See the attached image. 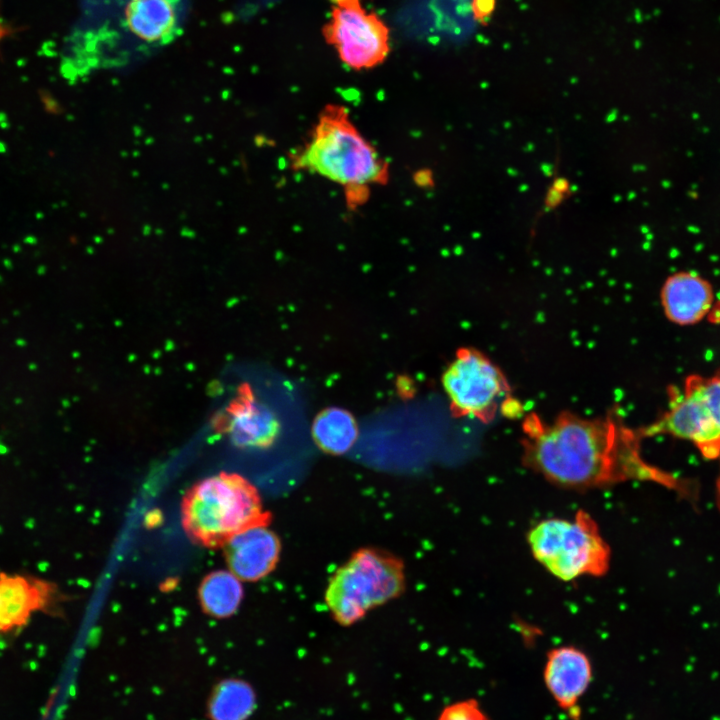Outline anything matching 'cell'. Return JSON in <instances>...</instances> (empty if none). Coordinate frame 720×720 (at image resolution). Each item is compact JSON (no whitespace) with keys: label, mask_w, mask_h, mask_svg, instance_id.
Returning a JSON list of instances; mask_svg holds the SVG:
<instances>
[{"label":"cell","mask_w":720,"mask_h":720,"mask_svg":"<svg viewBox=\"0 0 720 720\" xmlns=\"http://www.w3.org/2000/svg\"><path fill=\"white\" fill-rule=\"evenodd\" d=\"M522 428L525 463L557 485L584 489L627 480L674 482L642 458L640 430L617 414L582 418L564 413L552 421L531 414Z\"/></svg>","instance_id":"cell-1"},{"label":"cell","mask_w":720,"mask_h":720,"mask_svg":"<svg viewBox=\"0 0 720 720\" xmlns=\"http://www.w3.org/2000/svg\"><path fill=\"white\" fill-rule=\"evenodd\" d=\"M293 168L318 174L340 185L354 210L369 198L374 185L386 184L388 163L350 119L347 109L328 104L308 140L292 157Z\"/></svg>","instance_id":"cell-2"},{"label":"cell","mask_w":720,"mask_h":720,"mask_svg":"<svg viewBox=\"0 0 720 720\" xmlns=\"http://www.w3.org/2000/svg\"><path fill=\"white\" fill-rule=\"evenodd\" d=\"M257 489L234 473H220L195 484L182 502L187 535L206 547L224 546L234 535L257 525H268Z\"/></svg>","instance_id":"cell-3"},{"label":"cell","mask_w":720,"mask_h":720,"mask_svg":"<svg viewBox=\"0 0 720 720\" xmlns=\"http://www.w3.org/2000/svg\"><path fill=\"white\" fill-rule=\"evenodd\" d=\"M404 585V567L398 558L364 548L336 570L329 580L325 601L334 619L347 626L399 596Z\"/></svg>","instance_id":"cell-4"},{"label":"cell","mask_w":720,"mask_h":720,"mask_svg":"<svg viewBox=\"0 0 720 720\" xmlns=\"http://www.w3.org/2000/svg\"><path fill=\"white\" fill-rule=\"evenodd\" d=\"M535 559L565 581L580 576H601L609 567L610 551L592 517L579 511L571 520L548 519L528 534Z\"/></svg>","instance_id":"cell-5"},{"label":"cell","mask_w":720,"mask_h":720,"mask_svg":"<svg viewBox=\"0 0 720 720\" xmlns=\"http://www.w3.org/2000/svg\"><path fill=\"white\" fill-rule=\"evenodd\" d=\"M669 408L642 437L660 434L691 441L707 459L720 454V367L711 376L686 377L681 391L672 387Z\"/></svg>","instance_id":"cell-6"},{"label":"cell","mask_w":720,"mask_h":720,"mask_svg":"<svg viewBox=\"0 0 720 720\" xmlns=\"http://www.w3.org/2000/svg\"><path fill=\"white\" fill-rule=\"evenodd\" d=\"M452 410L484 423L511 401L510 387L500 369L484 354L463 349L456 354L442 377Z\"/></svg>","instance_id":"cell-7"},{"label":"cell","mask_w":720,"mask_h":720,"mask_svg":"<svg viewBox=\"0 0 720 720\" xmlns=\"http://www.w3.org/2000/svg\"><path fill=\"white\" fill-rule=\"evenodd\" d=\"M389 28L374 12L362 6H334L322 27L325 41L333 46L347 67L359 71L382 64L390 53Z\"/></svg>","instance_id":"cell-8"},{"label":"cell","mask_w":720,"mask_h":720,"mask_svg":"<svg viewBox=\"0 0 720 720\" xmlns=\"http://www.w3.org/2000/svg\"><path fill=\"white\" fill-rule=\"evenodd\" d=\"M115 18L122 37L145 48L168 44L181 28L182 0H120Z\"/></svg>","instance_id":"cell-9"},{"label":"cell","mask_w":720,"mask_h":720,"mask_svg":"<svg viewBox=\"0 0 720 720\" xmlns=\"http://www.w3.org/2000/svg\"><path fill=\"white\" fill-rule=\"evenodd\" d=\"M58 602L59 592L54 583L0 572V634L22 629L37 612L52 613Z\"/></svg>","instance_id":"cell-10"},{"label":"cell","mask_w":720,"mask_h":720,"mask_svg":"<svg viewBox=\"0 0 720 720\" xmlns=\"http://www.w3.org/2000/svg\"><path fill=\"white\" fill-rule=\"evenodd\" d=\"M592 678L591 662L580 649L561 646L547 654L544 684L556 704L573 720L580 717L579 702Z\"/></svg>","instance_id":"cell-11"},{"label":"cell","mask_w":720,"mask_h":720,"mask_svg":"<svg viewBox=\"0 0 720 720\" xmlns=\"http://www.w3.org/2000/svg\"><path fill=\"white\" fill-rule=\"evenodd\" d=\"M224 546L230 571L244 581L267 576L279 560V538L267 525L245 529Z\"/></svg>","instance_id":"cell-12"},{"label":"cell","mask_w":720,"mask_h":720,"mask_svg":"<svg viewBox=\"0 0 720 720\" xmlns=\"http://www.w3.org/2000/svg\"><path fill=\"white\" fill-rule=\"evenodd\" d=\"M660 298L666 318L681 326L700 322L715 302L711 283L690 271L670 275L662 286Z\"/></svg>","instance_id":"cell-13"},{"label":"cell","mask_w":720,"mask_h":720,"mask_svg":"<svg viewBox=\"0 0 720 720\" xmlns=\"http://www.w3.org/2000/svg\"><path fill=\"white\" fill-rule=\"evenodd\" d=\"M256 708L252 686L241 679H225L212 689L207 714L210 720H247Z\"/></svg>","instance_id":"cell-14"},{"label":"cell","mask_w":720,"mask_h":720,"mask_svg":"<svg viewBox=\"0 0 720 720\" xmlns=\"http://www.w3.org/2000/svg\"><path fill=\"white\" fill-rule=\"evenodd\" d=\"M242 598L240 579L231 571H214L202 580L199 587L201 607L213 617L231 616L237 611Z\"/></svg>","instance_id":"cell-15"},{"label":"cell","mask_w":720,"mask_h":720,"mask_svg":"<svg viewBox=\"0 0 720 720\" xmlns=\"http://www.w3.org/2000/svg\"><path fill=\"white\" fill-rule=\"evenodd\" d=\"M232 438L240 446H269L278 432L274 417L260 405L246 401L234 412Z\"/></svg>","instance_id":"cell-16"},{"label":"cell","mask_w":720,"mask_h":720,"mask_svg":"<svg viewBox=\"0 0 720 720\" xmlns=\"http://www.w3.org/2000/svg\"><path fill=\"white\" fill-rule=\"evenodd\" d=\"M312 435L322 450L340 455L352 447L357 439L358 429L350 413L340 408H329L314 420Z\"/></svg>","instance_id":"cell-17"},{"label":"cell","mask_w":720,"mask_h":720,"mask_svg":"<svg viewBox=\"0 0 720 720\" xmlns=\"http://www.w3.org/2000/svg\"><path fill=\"white\" fill-rule=\"evenodd\" d=\"M438 720H490L475 699H466L446 706Z\"/></svg>","instance_id":"cell-18"},{"label":"cell","mask_w":720,"mask_h":720,"mask_svg":"<svg viewBox=\"0 0 720 720\" xmlns=\"http://www.w3.org/2000/svg\"><path fill=\"white\" fill-rule=\"evenodd\" d=\"M496 0H472L471 9L474 18L479 22H485L494 12Z\"/></svg>","instance_id":"cell-19"},{"label":"cell","mask_w":720,"mask_h":720,"mask_svg":"<svg viewBox=\"0 0 720 720\" xmlns=\"http://www.w3.org/2000/svg\"><path fill=\"white\" fill-rule=\"evenodd\" d=\"M707 319L710 323L720 324V300L714 302Z\"/></svg>","instance_id":"cell-20"},{"label":"cell","mask_w":720,"mask_h":720,"mask_svg":"<svg viewBox=\"0 0 720 720\" xmlns=\"http://www.w3.org/2000/svg\"><path fill=\"white\" fill-rule=\"evenodd\" d=\"M334 6L341 7V8H348V7H359L361 5V0H330Z\"/></svg>","instance_id":"cell-21"},{"label":"cell","mask_w":720,"mask_h":720,"mask_svg":"<svg viewBox=\"0 0 720 720\" xmlns=\"http://www.w3.org/2000/svg\"><path fill=\"white\" fill-rule=\"evenodd\" d=\"M718 458L720 459V454H719V457H718ZM717 487H718V491H719V493H720V475H719V478H718V481H717Z\"/></svg>","instance_id":"cell-22"}]
</instances>
